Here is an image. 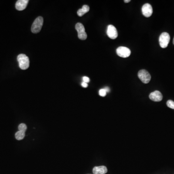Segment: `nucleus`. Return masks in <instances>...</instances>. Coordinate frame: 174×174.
I'll return each instance as SVG.
<instances>
[{
  "label": "nucleus",
  "instance_id": "2",
  "mask_svg": "<svg viewBox=\"0 0 174 174\" xmlns=\"http://www.w3.org/2000/svg\"><path fill=\"white\" fill-rule=\"evenodd\" d=\"M43 21L44 20L42 17H38L35 19L31 28L32 33H37L40 32L43 25Z\"/></svg>",
  "mask_w": 174,
  "mask_h": 174
},
{
  "label": "nucleus",
  "instance_id": "13",
  "mask_svg": "<svg viewBox=\"0 0 174 174\" xmlns=\"http://www.w3.org/2000/svg\"><path fill=\"white\" fill-rule=\"evenodd\" d=\"M25 135V133L24 132H21L18 131V132H17L15 134L16 138L18 140H20L22 139H23Z\"/></svg>",
  "mask_w": 174,
  "mask_h": 174
},
{
  "label": "nucleus",
  "instance_id": "6",
  "mask_svg": "<svg viewBox=\"0 0 174 174\" xmlns=\"http://www.w3.org/2000/svg\"><path fill=\"white\" fill-rule=\"evenodd\" d=\"M117 54L121 57L127 58L131 54V50L130 49L124 47H120L117 49Z\"/></svg>",
  "mask_w": 174,
  "mask_h": 174
},
{
  "label": "nucleus",
  "instance_id": "10",
  "mask_svg": "<svg viewBox=\"0 0 174 174\" xmlns=\"http://www.w3.org/2000/svg\"><path fill=\"white\" fill-rule=\"evenodd\" d=\"M28 0H18L16 3V8L18 11L24 10L27 6Z\"/></svg>",
  "mask_w": 174,
  "mask_h": 174
},
{
  "label": "nucleus",
  "instance_id": "11",
  "mask_svg": "<svg viewBox=\"0 0 174 174\" xmlns=\"http://www.w3.org/2000/svg\"><path fill=\"white\" fill-rule=\"evenodd\" d=\"M92 172L93 174H106L108 172V169L105 166H99L94 167Z\"/></svg>",
  "mask_w": 174,
  "mask_h": 174
},
{
  "label": "nucleus",
  "instance_id": "18",
  "mask_svg": "<svg viewBox=\"0 0 174 174\" xmlns=\"http://www.w3.org/2000/svg\"><path fill=\"white\" fill-rule=\"evenodd\" d=\"M81 86H82L83 88H87V87H88V84L86 83L83 82L82 83H81Z\"/></svg>",
  "mask_w": 174,
  "mask_h": 174
},
{
  "label": "nucleus",
  "instance_id": "4",
  "mask_svg": "<svg viewBox=\"0 0 174 174\" xmlns=\"http://www.w3.org/2000/svg\"><path fill=\"white\" fill-rule=\"evenodd\" d=\"M138 77L141 81L145 84L148 83L151 79V76L146 70H141L138 73Z\"/></svg>",
  "mask_w": 174,
  "mask_h": 174
},
{
  "label": "nucleus",
  "instance_id": "21",
  "mask_svg": "<svg viewBox=\"0 0 174 174\" xmlns=\"http://www.w3.org/2000/svg\"><path fill=\"white\" fill-rule=\"evenodd\" d=\"M173 44L174 45V39H173Z\"/></svg>",
  "mask_w": 174,
  "mask_h": 174
},
{
  "label": "nucleus",
  "instance_id": "5",
  "mask_svg": "<svg viewBox=\"0 0 174 174\" xmlns=\"http://www.w3.org/2000/svg\"><path fill=\"white\" fill-rule=\"evenodd\" d=\"M76 30L78 32V37L79 39L84 40L87 38V35L85 32V28L83 25L81 23H77L76 25Z\"/></svg>",
  "mask_w": 174,
  "mask_h": 174
},
{
  "label": "nucleus",
  "instance_id": "19",
  "mask_svg": "<svg viewBox=\"0 0 174 174\" xmlns=\"http://www.w3.org/2000/svg\"><path fill=\"white\" fill-rule=\"evenodd\" d=\"M104 89L106 91V93L110 91V89H109V88L108 87H105V88H104Z\"/></svg>",
  "mask_w": 174,
  "mask_h": 174
},
{
  "label": "nucleus",
  "instance_id": "16",
  "mask_svg": "<svg viewBox=\"0 0 174 174\" xmlns=\"http://www.w3.org/2000/svg\"><path fill=\"white\" fill-rule=\"evenodd\" d=\"M99 93L102 97H104L106 96V92L104 89H102L99 91Z\"/></svg>",
  "mask_w": 174,
  "mask_h": 174
},
{
  "label": "nucleus",
  "instance_id": "17",
  "mask_svg": "<svg viewBox=\"0 0 174 174\" xmlns=\"http://www.w3.org/2000/svg\"><path fill=\"white\" fill-rule=\"evenodd\" d=\"M83 80L84 82H85L86 83H89V81H90L89 78L87 77H83Z\"/></svg>",
  "mask_w": 174,
  "mask_h": 174
},
{
  "label": "nucleus",
  "instance_id": "20",
  "mask_svg": "<svg viewBox=\"0 0 174 174\" xmlns=\"http://www.w3.org/2000/svg\"><path fill=\"white\" fill-rule=\"evenodd\" d=\"M130 0H125L124 2H125V3H129V2H130Z\"/></svg>",
  "mask_w": 174,
  "mask_h": 174
},
{
  "label": "nucleus",
  "instance_id": "1",
  "mask_svg": "<svg viewBox=\"0 0 174 174\" xmlns=\"http://www.w3.org/2000/svg\"><path fill=\"white\" fill-rule=\"evenodd\" d=\"M17 60L19 64V66L22 70L27 69L30 66L29 58L26 55L20 54L18 56Z\"/></svg>",
  "mask_w": 174,
  "mask_h": 174
},
{
  "label": "nucleus",
  "instance_id": "3",
  "mask_svg": "<svg viewBox=\"0 0 174 174\" xmlns=\"http://www.w3.org/2000/svg\"><path fill=\"white\" fill-rule=\"evenodd\" d=\"M170 40V37L167 32H164L160 35L159 37V43L160 47L165 49L168 46Z\"/></svg>",
  "mask_w": 174,
  "mask_h": 174
},
{
  "label": "nucleus",
  "instance_id": "15",
  "mask_svg": "<svg viewBox=\"0 0 174 174\" xmlns=\"http://www.w3.org/2000/svg\"><path fill=\"white\" fill-rule=\"evenodd\" d=\"M167 104L168 108L174 109V102L172 100H168V101L167 102Z\"/></svg>",
  "mask_w": 174,
  "mask_h": 174
},
{
  "label": "nucleus",
  "instance_id": "7",
  "mask_svg": "<svg viewBox=\"0 0 174 174\" xmlns=\"http://www.w3.org/2000/svg\"><path fill=\"white\" fill-rule=\"evenodd\" d=\"M107 35L109 38L112 39H115L117 38L118 33L117 32V29L112 25H109L107 29Z\"/></svg>",
  "mask_w": 174,
  "mask_h": 174
},
{
  "label": "nucleus",
  "instance_id": "8",
  "mask_svg": "<svg viewBox=\"0 0 174 174\" xmlns=\"http://www.w3.org/2000/svg\"><path fill=\"white\" fill-rule=\"evenodd\" d=\"M142 14L146 18H149L152 15L153 9L152 5L149 3H146L143 5L142 8Z\"/></svg>",
  "mask_w": 174,
  "mask_h": 174
},
{
  "label": "nucleus",
  "instance_id": "12",
  "mask_svg": "<svg viewBox=\"0 0 174 174\" xmlns=\"http://www.w3.org/2000/svg\"><path fill=\"white\" fill-rule=\"evenodd\" d=\"M89 10V6L87 5H84L82 6L81 9H79L78 11H77V14L79 17H82L84 14L88 12Z\"/></svg>",
  "mask_w": 174,
  "mask_h": 174
},
{
  "label": "nucleus",
  "instance_id": "9",
  "mask_svg": "<svg viewBox=\"0 0 174 174\" xmlns=\"http://www.w3.org/2000/svg\"><path fill=\"white\" fill-rule=\"evenodd\" d=\"M150 100L154 102H160L162 99V95L161 92L158 91H155L152 92L149 95Z\"/></svg>",
  "mask_w": 174,
  "mask_h": 174
},
{
  "label": "nucleus",
  "instance_id": "14",
  "mask_svg": "<svg viewBox=\"0 0 174 174\" xmlns=\"http://www.w3.org/2000/svg\"><path fill=\"white\" fill-rule=\"evenodd\" d=\"M18 128L20 131L25 133L27 129V127L26 124L24 123H21L18 126Z\"/></svg>",
  "mask_w": 174,
  "mask_h": 174
}]
</instances>
